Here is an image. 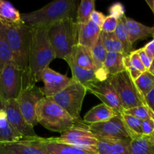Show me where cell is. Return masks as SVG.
I'll use <instances>...</instances> for the list:
<instances>
[{
    "label": "cell",
    "instance_id": "cell-1",
    "mask_svg": "<svg viewBox=\"0 0 154 154\" xmlns=\"http://www.w3.org/2000/svg\"><path fill=\"white\" fill-rule=\"evenodd\" d=\"M56 59L48 38V27H33L32 44L29 61V84L36 85L41 81V75Z\"/></svg>",
    "mask_w": 154,
    "mask_h": 154
},
{
    "label": "cell",
    "instance_id": "cell-2",
    "mask_svg": "<svg viewBox=\"0 0 154 154\" xmlns=\"http://www.w3.org/2000/svg\"><path fill=\"white\" fill-rule=\"evenodd\" d=\"M75 0H55L35 11L21 14V20L30 26L50 27L53 24L77 14Z\"/></svg>",
    "mask_w": 154,
    "mask_h": 154
},
{
    "label": "cell",
    "instance_id": "cell-3",
    "mask_svg": "<svg viewBox=\"0 0 154 154\" xmlns=\"http://www.w3.org/2000/svg\"><path fill=\"white\" fill-rule=\"evenodd\" d=\"M3 26L8 42L11 50L13 62L25 72L29 78V61L33 26L23 22L13 25Z\"/></svg>",
    "mask_w": 154,
    "mask_h": 154
},
{
    "label": "cell",
    "instance_id": "cell-4",
    "mask_svg": "<svg viewBox=\"0 0 154 154\" xmlns=\"http://www.w3.org/2000/svg\"><path fill=\"white\" fill-rule=\"evenodd\" d=\"M48 38L56 58L64 60L78 45V24L73 18L60 20L48 27Z\"/></svg>",
    "mask_w": 154,
    "mask_h": 154
},
{
    "label": "cell",
    "instance_id": "cell-5",
    "mask_svg": "<svg viewBox=\"0 0 154 154\" xmlns=\"http://www.w3.org/2000/svg\"><path fill=\"white\" fill-rule=\"evenodd\" d=\"M36 113L38 123L48 130L60 134L77 123H81L50 98L45 97L38 103Z\"/></svg>",
    "mask_w": 154,
    "mask_h": 154
},
{
    "label": "cell",
    "instance_id": "cell-6",
    "mask_svg": "<svg viewBox=\"0 0 154 154\" xmlns=\"http://www.w3.org/2000/svg\"><path fill=\"white\" fill-rule=\"evenodd\" d=\"M29 84L28 75L13 61L0 72V102L18 99Z\"/></svg>",
    "mask_w": 154,
    "mask_h": 154
},
{
    "label": "cell",
    "instance_id": "cell-7",
    "mask_svg": "<svg viewBox=\"0 0 154 154\" xmlns=\"http://www.w3.org/2000/svg\"><path fill=\"white\" fill-rule=\"evenodd\" d=\"M109 79L119 97L124 110L146 105L144 98L138 91L134 81L126 70L110 76Z\"/></svg>",
    "mask_w": 154,
    "mask_h": 154
},
{
    "label": "cell",
    "instance_id": "cell-8",
    "mask_svg": "<svg viewBox=\"0 0 154 154\" xmlns=\"http://www.w3.org/2000/svg\"><path fill=\"white\" fill-rule=\"evenodd\" d=\"M87 92L84 86L73 80L64 90L50 99L63 108L78 123H83L80 112Z\"/></svg>",
    "mask_w": 154,
    "mask_h": 154
},
{
    "label": "cell",
    "instance_id": "cell-9",
    "mask_svg": "<svg viewBox=\"0 0 154 154\" xmlns=\"http://www.w3.org/2000/svg\"><path fill=\"white\" fill-rule=\"evenodd\" d=\"M49 138L54 142L70 144L97 152L98 138L89 130L88 125L85 123H77L68 130L62 132L60 136Z\"/></svg>",
    "mask_w": 154,
    "mask_h": 154
},
{
    "label": "cell",
    "instance_id": "cell-10",
    "mask_svg": "<svg viewBox=\"0 0 154 154\" xmlns=\"http://www.w3.org/2000/svg\"><path fill=\"white\" fill-rule=\"evenodd\" d=\"M88 127L97 138L104 139L131 138L121 114H118L107 121L88 125Z\"/></svg>",
    "mask_w": 154,
    "mask_h": 154
},
{
    "label": "cell",
    "instance_id": "cell-11",
    "mask_svg": "<svg viewBox=\"0 0 154 154\" xmlns=\"http://www.w3.org/2000/svg\"><path fill=\"white\" fill-rule=\"evenodd\" d=\"M45 98L41 88L36 85H30L26 87L18 98L19 108L26 121L34 127L38 124L36 119V107L38 103Z\"/></svg>",
    "mask_w": 154,
    "mask_h": 154
},
{
    "label": "cell",
    "instance_id": "cell-12",
    "mask_svg": "<svg viewBox=\"0 0 154 154\" xmlns=\"http://www.w3.org/2000/svg\"><path fill=\"white\" fill-rule=\"evenodd\" d=\"M0 108L5 111L8 120L12 127L24 137V138L37 137L34 127L30 126L23 116L19 108L18 99L0 102Z\"/></svg>",
    "mask_w": 154,
    "mask_h": 154
},
{
    "label": "cell",
    "instance_id": "cell-13",
    "mask_svg": "<svg viewBox=\"0 0 154 154\" xmlns=\"http://www.w3.org/2000/svg\"><path fill=\"white\" fill-rule=\"evenodd\" d=\"M23 140L42 150L45 154H99L98 152L80 148L70 144L54 142L50 140L49 138L37 136L24 138Z\"/></svg>",
    "mask_w": 154,
    "mask_h": 154
},
{
    "label": "cell",
    "instance_id": "cell-14",
    "mask_svg": "<svg viewBox=\"0 0 154 154\" xmlns=\"http://www.w3.org/2000/svg\"><path fill=\"white\" fill-rule=\"evenodd\" d=\"M86 89L87 91L90 92L98 98L102 103L113 108L119 114L123 113L125 111L119 97L118 96L114 87L110 83L109 78L103 81H95Z\"/></svg>",
    "mask_w": 154,
    "mask_h": 154
},
{
    "label": "cell",
    "instance_id": "cell-15",
    "mask_svg": "<svg viewBox=\"0 0 154 154\" xmlns=\"http://www.w3.org/2000/svg\"><path fill=\"white\" fill-rule=\"evenodd\" d=\"M41 81L44 83V87L41 88L42 93L45 97L50 98L64 90L73 79L48 67L42 72Z\"/></svg>",
    "mask_w": 154,
    "mask_h": 154
},
{
    "label": "cell",
    "instance_id": "cell-16",
    "mask_svg": "<svg viewBox=\"0 0 154 154\" xmlns=\"http://www.w3.org/2000/svg\"><path fill=\"white\" fill-rule=\"evenodd\" d=\"M122 20L131 45L137 40H143L149 36L154 37V26L143 25L125 15L122 17Z\"/></svg>",
    "mask_w": 154,
    "mask_h": 154
},
{
    "label": "cell",
    "instance_id": "cell-17",
    "mask_svg": "<svg viewBox=\"0 0 154 154\" xmlns=\"http://www.w3.org/2000/svg\"><path fill=\"white\" fill-rule=\"evenodd\" d=\"M97 152L99 154H131V138L104 139L98 138Z\"/></svg>",
    "mask_w": 154,
    "mask_h": 154
},
{
    "label": "cell",
    "instance_id": "cell-18",
    "mask_svg": "<svg viewBox=\"0 0 154 154\" xmlns=\"http://www.w3.org/2000/svg\"><path fill=\"white\" fill-rule=\"evenodd\" d=\"M65 61L69 65V69L72 72V78L75 81L80 83L82 85L87 88L89 85L97 81H100L96 70H85L80 68L75 63L72 55L66 57Z\"/></svg>",
    "mask_w": 154,
    "mask_h": 154
},
{
    "label": "cell",
    "instance_id": "cell-19",
    "mask_svg": "<svg viewBox=\"0 0 154 154\" xmlns=\"http://www.w3.org/2000/svg\"><path fill=\"white\" fill-rule=\"evenodd\" d=\"M101 32V28L91 20L84 25H78V45L91 49L99 38Z\"/></svg>",
    "mask_w": 154,
    "mask_h": 154
},
{
    "label": "cell",
    "instance_id": "cell-20",
    "mask_svg": "<svg viewBox=\"0 0 154 154\" xmlns=\"http://www.w3.org/2000/svg\"><path fill=\"white\" fill-rule=\"evenodd\" d=\"M118 114L119 113L116 110L101 102L86 113L83 122L87 125L102 123L110 120Z\"/></svg>",
    "mask_w": 154,
    "mask_h": 154
},
{
    "label": "cell",
    "instance_id": "cell-21",
    "mask_svg": "<svg viewBox=\"0 0 154 154\" xmlns=\"http://www.w3.org/2000/svg\"><path fill=\"white\" fill-rule=\"evenodd\" d=\"M0 154H45L24 140L16 142H0Z\"/></svg>",
    "mask_w": 154,
    "mask_h": 154
},
{
    "label": "cell",
    "instance_id": "cell-22",
    "mask_svg": "<svg viewBox=\"0 0 154 154\" xmlns=\"http://www.w3.org/2000/svg\"><path fill=\"white\" fill-rule=\"evenodd\" d=\"M23 139L24 137L10 124L4 110L0 108V142H16Z\"/></svg>",
    "mask_w": 154,
    "mask_h": 154
},
{
    "label": "cell",
    "instance_id": "cell-23",
    "mask_svg": "<svg viewBox=\"0 0 154 154\" xmlns=\"http://www.w3.org/2000/svg\"><path fill=\"white\" fill-rule=\"evenodd\" d=\"M125 56L121 53H107L104 64V70L108 76H113L125 70Z\"/></svg>",
    "mask_w": 154,
    "mask_h": 154
},
{
    "label": "cell",
    "instance_id": "cell-24",
    "mask_svg": "<svg viewBox=\"0 0 154 154\" xmlns=\"http://www.w3.org/2000/svg\"><path fill=\"white\" fill-rule=\"evenodd\" d=\"M21 22V14L13 5L0 0V23L3 25H13Z\"/></svg>",
    "mask_w": 154,
    "mask_h": 154
},
{
    "label": "cell",
    "instance_id": "cell-25",
    "mask_svg": "<svg viewBox=\"0 0 154 154\" xmlns=\"http://www.w3.org/2000/svg\"><path fill=\"white\" fill-rule=\"evenodd\" d=\"M72 56L75 63L80 68L85 70H95L91 49L82 45H77Z\"/></svg>",
    "mask_w": 154,
    "mask_h": 154
},
{
    "label": "cell",
    "instance_id": "cell-26",
    "mask_svg": "<svg viewBox=\"0 0 154 154\" xmlns=\"http://www.w3.org/2000/svg\"><path fill=\"white\" fill-rule=\"evenodd\" d=\"M131 154H154V143L144 135L131 138Z\"/></svg>",
    "mask_w": 154,
    "mask_h": 154
},
{
    "label": "cell",
    "instance_id": "cell-27",
    "mask_svg": "<svg viewBox=\"0 0 154 154\" xmlns=\"http://www.w3.org/2000/svg\"><path fill=\"white\" fill-rule=\"evenodd\" d=\"M12 61L13 56L8 42L4 26L0 23V72L6 65Z\"/></svg>",
    "mask_w": 154,
    "mask_h": 154
},
{
    "label": "cell",
    "instance_id": "cell-28",
    "mask_svg": "<svg viewBox=\"0 0 154 154\" xmlns=\"http://www.w3.org/2000/svg\"><path fill=\"white\" fill-rule=\"evenodd\" d=\"M95 2L94 0H82L77 8L76 23L79 26L84 25L91 20L95 11Z\"/></svg>",
    "mask_w": 154,
    "mask_h": 154
},
{
    "label": "cell",
    "instance_id": "cell-29",
    "mask_svg": "<svg viewBox=\"0 0 154 154\" xmlns=\"http://www.w3.org/2000/svg\"><path fill=\"white\" fill-rule=\"evenodd\" d=\"M91 51L92 58H93L94 63H95V70L96 71H103L104 70V64L105 62L106 57H107V51L103 45L102 40H101V35L95 43V45L91 49Z\"/></svg>",
    "mask_w": 154,
    "mask_h": 154
},
{
    "label": "cell",
    "instance_id": "cell-30",
    "mask_svg": "<svg viewBox=\"0 0 154 154\" xmlns=\"http://www.w3.org/2000/svg\"><path fill=\"white\" fill-rule=\"evenodd\" d=\"M134 84L141 96L144 98L154 89V75L146 71L134 81Z\"/></svg>",
    "mask_w": 154,
    "mask_h": 154
},
{
    "label": "cell",
    "instance_id": "cell-31",
    "mask_svg": "<svg viewBox=\"0 0 154 154\" xmlns=\"http://www.w3.org/2000/svg\"><path fill=\"white\" fill-rule=\"evenodd\" d=\"M122 17H121L118 19L117 26H116L114 33L116 37H117V38L119 39V42H120V43L122 44V49H123V55L125 57H127V56H129L130 54L132 52V51H131L132 45L130 42L128 34H127L126 31L125 29V27H124L122 20Z\"/></svg>",
    "mask_w": 154,
    "mask_h": 154
},
{
    "label": "cell",
    "instance_id": "cell-32",
    "mask_svg": "<svg viewBox=\"0 0 154 154\" xmlns=\"http://www.w3.org/2000/svg\"><path fill=\"white\" fill-rule=\"evenodd\" d=\"M101 38L102 40L103 45L107 50V52L110 53H121L123 54L122 44L117 38L114 32H101Z\"/></svg>",
    "mask_w": 154,
    "mask_h": 154
},
{
    "label": "cell",
    "instance_id": "cell-33",
    "mask_svg": "<svg viewBox=\"0 0 154 154\" xmlns=\"http://www.w3.org/2000/svg\"><path fill=\"white\" fill-rule=\"evenodd\" d=\"M121 116H122L127 130L129 132L131 139L135 137L143 135L141 129L142 120L125 113H121Z\"/></svg>",
    "mask_w": 154,
    "mask_h": 154
},
{
    "label": "cell",
    "instance_id": "cell-34",
    "mask_svg": "<svg viewBox=\"0 0 154 154\" xmlns=\"http://www.w3.org/2000/svg\"><path fill=\"white\" fill-rule=\"evenodd\" d=\"M123 113L133 116V117H136V118L139 119L142 121L145 120H149V119L154 120V115L149 111V109L147 108L146 105H141V106L125 110Z\"/></svg>",
    "mask_w": 154,
    "mask_h": 154
},
{
    "label": "cell",
    "instance_id": "cell-35",
    "mask_svg": "<svg viewBox=\"0 0 154 154\" xmlns=\"http://www.w3.org/2000/svg\"><path fill=\"white\" fill-rule=\"evenodd\" d=\"M121 17L117 16L113 14H110L109 16L106 17L103 26H101V32H114L117 26L118 19Z\"/></svg>",
    "mask_w": 154,
    "mask_h": 154
},
{
    "label": "cell",
    "instance_id": "cell-36",
    "mask_svg": "<svg viewBox=\"0 0 154 154\" xmlns=\"http://www.w3.org/2000/svg\"><path fill=\"white\" fill-rule=\"evenodd\" d=\"M124 64H125V70L128 72V74L130 75V76L131 77L133 81H135L136 79L139 78L140 75H141V72L138 70V69H136L134 66L131 63L129 60V57L128 56L124 57Z\"/></svg>",
    "mask_w": 154,
    "mask_h": 154
},
{
    "label": "cell",
    "instance_id": "cell-37",
    "mask_svg": "<svg viewBox=\"0 0 154 154\" xmlns=\"http://www.w3.org/2000/svg\"><path fill=\"white\" fill-rule=\"evenodd\" d=\"M128 57H129L130 62H131V64H132L136 69H138L141 73L147 71L146 69H145L144 66H143L141 60H140V57H139V54L138 53H137V51H132V52L130 54V55L128 56Z\"/></svg>",
    "mask_w": 154,
    "mask_h": 154
},
{
    "label": "cell",
    "instance_id": "cell-38",
    "mask_svg": "<svg viewBox=\"0 0 154 154\" xmlns=\"http://www.w3.org/2000/svg\"><path fill=\"white\" fill-rule=\"evenodd\" d=\"M142 133L144 136H149L154 131V120L149 119L142 121Z\"/></svg>",
    "mask_w": 154,
    "mask_h": 154
},
{
    "label": "cell",
    "instance_id": "cell-39",
    "mask_svg": "<svg viewBox=\"0 0 154 154\" xmlns=\"http://www.w3.org/2000/svg\"><path fill=\"white\" fill-rule=\"evenodd\" d=\"M105 18L106 16L104 14L95 10L93 13L91 14V20L93 21L95 24H97L101 29V26H103V23L105 20Z\"/></svg>",
    "mask_w": 154,
    "mask_h": 154
},
{
    "label": "cell",
    "instance_id": "cell-40",
    "mask_svg": "<svg viewBox=\"0 0 154 154\" xmlns=\"http://www.w3.org/2000/svg\"><path fill=\"white\" fill-rule=\"evenodd\" d=\"M137 51L139 54V57H140V60H141L142 63H143V66H144L145 69H146V70H148L149 66H150L152 60L150 58V57H149L147 55H146V53H145L144 51L143 50V48H140V49L137 50Z\"/></svg>",
    "mask_w": 154,
    "mask_h": 154
},
{
    "label": "cell",
    "instance_id": "cell-41",
    "mask_svg": "<svg viewBox=\"0 0 154 154\" xmlns=\"http://www.w3.org/2000/svg\"><path fill=\"white\" fill-rule=\"evenodd\" d=\"M144 100L147 108L154 115V89L145 96Z\"/></svg>",
    "mask_w": 154,
    "mask_h": 154
},
{
    "label": "cell",
    "instance_id": "cell-42",
    "mask_svg": "<svg viewBox=\"0 0 154 154\" xmlns=\"http://www.w3.org/2000/svg\"><path fill=\"white\" fill-rule=\"evenodd\" d=\"M143 50L146 53V55L151 59L154 58V38L149 42H148L143 48Z\"/></svg>",
    "mask_w": 154,
    "mask_h": 154
},
{
    "label": "cell",
    "instance_id": "cell-43",
    "mask_svg": "<svg viewBox=\"0 0 154 154\" xmlns=\"http://www.w3.org/2000/svg\"><path fill=\"white\" fill-rule=\"evenodd\" d=\"M146 2L154 14V0H146Z\"/></svg>",
    "mask_w": 154,
    "mask_h": 154
},
{
    "label": "cell",
    "instance_id": "cell-44",
    "mask_svg": "<svg viewBox=\"0 0 154 154\" xmlns=\"http://www.w3.org/2000/svg\"><path fill=\"white\" fill-rule=\"evenodd\" d=\"M147 71L149 72V73L152 74V75H154V58L152 59V63H151L150 66H149V69H148Z\"/></svg>",
    "mask_w": 154,
    "mask_h": 154
},
{
    "label": "cell",
    "instance_id": "cell-45",
    "mask_svg": "<svg viewBox=\"0 0 154 154\" xmlns=\"http://www.w3.org/2000/svg\"><path fill=\"white\" fill-rule=\"evenodd\" d=\"M148 137V138H149V140H150L151 141H152V142L154 143V131L153 132H152V133L150 135H149V136H147Z\"/></svg>",
    "mask_w": 154,
    "mask_h": 154
}]
</instances>
